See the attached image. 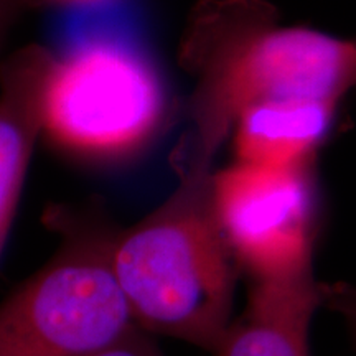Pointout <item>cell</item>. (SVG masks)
I'll return each mask as SVG.
<instances>
[{"mask_svg":"<svg viewBox=\"0 0 356 356\" xmlns=\"http://www.w3.org/2000/svg\"><path fill=\"white\" fill-rule=\"evenodd\" d=\"M12 7H13L12 0H0V30L3 29V25H6L8 17H10Z\"/></svg>","mask_w":356,"mask_h":356,"instance_id":"8fae6325","label":"cell"},{"mask_svg":"<svg viewBox=\"0 0 356 356\" xmlns=\"http://www.w3.org/2000/svg\"><path fill=\"white\" fill-rule=\"evenodd\" d=\"M53 2H61V3H86V2H96V0H53Z\"/></svg>","mask_w":356,"mask_h":356,"instance_id":"7c38bea8","label":"cell"},{"mask_svg":"<svg viewBox=\"0 0 356 356\" xmlns=\"http://www.w3.org/2000/svg\"><path fill=\"white\" fill-rule=\"evenodd\" d=\"M337 106L304 99L249 106L231 132L236 162L273 170L312 167L330 132Z\"/></svg>","mask_w":356,"mask_h":356,"instance_id":"52a82bcc","label":"cell"},{"mask_svg":"<svg viewBox=\"0 0 356 356\" xmlns=\"http://www.w3.org/2000/svg\"><path fill=\"white\" fill-rule=\"evenodd\" d=\"M165 109L162 79L144 53L118 38L92 37L53 58L42 131L68 152L121 159L154 139Z\"/></svg>","mask_w":356,"mask_h":356,"instance_id":"277c9868","label":"cell"},{"mask_svg":"<svg viewBox=\"0 0 356 356\" xmlns=\"http://www.w3.org/2000/svg\"><path fill=\"white\" fill-rule=\"evenodd\" d=\"M320 305L340 315L356 348V286L346 282H320Z\"/></svg>","mask_w":356,"mask_h":356,"instance_id":"9c48e42d","label":"cell"},{"mask_svg":"<svg viewBox=\"0 0 356 356\" xmlns=\"http://www.w3.org/2000/svg\"><path fill=\"white\" fill-rule=\"evenodd\" d=\"M213 204L249 286L314 279L318 204L312 167L273 170L234 162L213 173Z\"/></svg>","mask_w":356,"mask_h":356,"instance_id":"5b68a950","label":"cell"},{"mask_svg":"<svg viewBox=\"0 0 356 356\" xmlns=\"http://www.w3.org/2000/svg\"><path fill=\"white\" fill-rule=\"evenodd\" d=\"M317 279L249 286L246 309L213 356H310L309 332L320 305Z\"/></svg>","mask_w":356,"mask_h":356,"instance_id":"ba28073f","label":"cell"},{"mask_svg":"<svg viewBox=\"0 0 356 356\" xmlns=\"http://www.w3.org/2000/svg\"><path fill=\"white\" fill-rule=\"evenodd\" d=\"M180 61L197 79L191 129L175 167L211 168L249 106L304 99L338 104L356 88V43L282 26L269 0H198Z\"/></svg>","mask_w":356,"mask_h":356,"instance_id":"6da1fadb","label":"cell"},{"mask_svg":"<svg viewBox=\"0 0 356 356\" xmlns=\"http://www.w3.org/2000/svg\"><path fill=\"white\" fill-rule=\"evenodd\" d=\"M92 356H163V353L152 340V335L136 325L118 341Z\"/></svg>","mask_w":356,"mask_h":356,"instance_id":"30bf717a","label":"cell"},{"mask_svg":"<svg viewBox=\"0 0 356 356\" xmlns=\"http://www.w3.org/2000/svg\"><path fill=\"white\" fill-rule=\"evenodd\" d=\"M177 173L170 197L115 234L114 274L137 327L215 355L233 322L239 273L213 204V172Z\"/></svg>","mask_w":356,"mask_h":356,"instance_id":"7a4b0ae2","label":"cell"},{"mask_svg":"<svg viewBox=\"0 0 356 356\" xmlns=\"http://www.w3.org/2000/svg\"><path fill=\"white\" fill-rule=\"evenodd\" d=\"M53 58L47 48L30 44L0 66V252L15 215L35 139L42 131Z\"/></svg>","mask_w":356,"mask_h":356,"instance_id":"8992f818","label":"cell"},{"mask_svg":"<svg viewBox=\"0 0 356 356\" xmlns=\"http://www.w3.org/2000/svg\"><path fill=\"white\" fill-rule=\"evenodd\" d=\"M53 222L60 249L0 304V356H92L136 327L113 267L118 233Z\"/></svg>","mask_w":356,"mask_h":356,"instance_id":"3957f363","label":"cell"}]
</instances>
